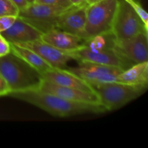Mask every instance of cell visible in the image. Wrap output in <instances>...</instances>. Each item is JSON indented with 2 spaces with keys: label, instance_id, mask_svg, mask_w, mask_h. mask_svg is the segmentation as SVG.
Here are the masks:
<instances>
[{
  "label": "cell",
  "instance_id": "obj_22",
  "mask_svg": "<svg viewBox=\"0 0 148 148\" xmlns=\"http://www.w3.org/2000/svg\"><path fill=\"white\" fill-rule=\"evenodd\" d=\"M10 92V89L5 79L0 75V97L5 96Z\"/></svg>",
  "mask_w": 148,
  "mask_h": 148
},
{
  "label": "cell",
  "instance_id": "obj_25",
  "mask_svg": "<svg viewBox=\"0 0 148 148\" xmlns=\"http://www.w3.org/2000/svg\"><path fill=\"white\" fill-rule=\"evenodd\" d=\"M71 5L73 6H79L82 4H87L86 0H69Z\"/></svg>",
  "mask_w": 148,
  "mask_h": 148
},
{
  "label": "cell",
  "instance_id": "obj_13",
  "mask_svg": "<svg viewBox=\"0 0 148 148\" xmlns=\"http://www.w3.org/2000/svg\"><path fill=\"white\" fill-rule=\"evenodd\" d=\"M42 79L57 85L94 92L92 87L85 80L63 68H51L41 74Z\"/></svg>",
  "mask_w": 148,
  "mask_h": 148
},
{
  "label": "cell",
  "instance_id": "obj_8",
  "mask_svg": "<svg viewBox=\"0 0 148 148\" xmlns=\"http://www.w3.org/2000/svg\"><path fill=\"white\" fill-rule=\"evenodd\" d=\"M75 60L80 62H88L106 66H116L125 70L132 64L123 59L114 49V48H107L101 50H91L86 45L78 50L69 52Z\"/></svg>",
  "mask_w": 148,
  "mask_h": 148
},
{
  "label": "cell",
  "instance_id": "obj_11",
  "mask_svg": "<svg viewBox=\"0 0 148 148\" xmlns=\"http://www.w3.org/2000/svg\"><path fill=\"white\" fill-rule=\"evenodd\" d=\"M16 44L34 51L53 68H63L69 61L73 59L69 52L59 50L41 39Z\"/></svg>",
  "mask_w": 148,
  "mask_h": 148
},
{
  "label": "cell",
  "instance_id": "obj_23",
  "mask_svg": "<svg viewBox=\"0 0 148 148\" xmlns=\"http://www.w3.org/2000/svg\"><path fill=\"white\" fill-rule=\"evenodd\" d=\"M11 1L17 7L19 12L25 9L29 5V3L27 2V0H11Z\"/></svg>",
  "mask_w": 148,
  "mask_h": 148
},
{
  "label": "cell",
  "instance_id": "obj_15",
  "mask_svg": "<svg viewBox=\"0 0 148 148\" xmlns=\"http://www.w3.org/2000/svg\"><path fill=\"white\" fill-rule=\"evenodd\" d=\"M0 34L10 43H20L40 39L43 33L17 17L12 25Z\"/></svg>",
  "mask_w": 148,
  "mask_h": 148
},
{
  "label": "cell",
  "instance_id": "obj_20",
  "mask_svg": "<svg viewBox=\"0 0 148 148\" xmlns=\"http://www.w3.org/2000/svg\"><path fill=\"white\" fill-rule=\"evenodd\" d=\"M17 16L4 15L0 16V33L10 28L15 22Z\"/></svg>",
  "mask_w": 148,
  "mask_h": 148
},
{
  "label": "cell",
  "instance_id": "obj_17",
  "mask_svg": "<svg viewBox=\"0 0 148 148\" xmlns=\"http://www.w3.org/2000/svg\"><path fill=\"white\" fill-rule=\"evenodd\" d=\"M10 46H11V51L13 53L17 55L18 57L36 69L40 75L53 68L40 56L30 49L22 47L14 43H10Z\"/></svg>",
  "mask_w": 148,
  "mask_h": 148
},
{
  "label": "cell",
  "instance_id": "obj_14",
  "mask_svg": "<svg viewBox=\"0 0 148 148\" xmlns=\"http://www.w3.org/2000/svg\"><path fill=\"white\" fill-rule=\"evenodd\" d=\"M40 39L65 52L78 50L85 43V40L82 38L56 28L43 33Z\"/></svg>",
  "mask_w": 148,
  "mask_h": 148
},
{
  "label": "cell",
  "instance_id": "obj_12",
  "mask_svg": "<svg viewBox=\"0 0 148 148\" xmlns=\"http://www.w3.org/2000/svg\"><path fill=\"white\" fill-rule=\"evenodd\" d=\"M37 90L69 101L84 103H100L98 96L94 92H88L76 88L55 85L43 79Z\"/></svg>",
  "mask_w": 148,
  "mask_h": 148
},
{
  "label": "cell",
  "instance_id": "obj_16",
  "mask_svg": "<svg viewBox=\"0 0 148 148\" xmlns=\"http://www.w3.org/2000/svg\"><path fill=\"white\" fill-rule=\"evenodd\" d=\"M116 82L147 88L148 83V62L134 64L123 70L116 77Z\"/></svg>",
  "mask_w": 148,
  "mask_h": 148
},
{
  "label": "cell",
  "instance_id": "obj_28",
  "mask_svg": "<svg viewBox=\"0 0 148 148\" xmlns=\"http://www.w3.org/2000/svg\"><path fill=\"white\" fill-rule=\"evenodd\" d=\"M27 2L29 3V4H32V3H33L35 1V0H27Z\"/></svg>",
  "mask_w": 148,
  "mask_h": 148
},
{
  "label": "cell",
  "instance_id": "obj_7",
  "mask_svg": "<svg viewBox=\"0 0 148 148\" xmlns=\"http://www.w3.org/2000/svg\"><path fill=\"white\" fill-rule=\"evenodd\" d=\"M147 33L141 32L131 38L114 39V50L131 64L148 62Z\"/></svg>",
  "mask_w": 148,
  "mask_h": 148
},
{
  "label": "cell",
  "instance_id": "obj_5",
  "mask_svg": "<svg viewBox=\"0 0 148 148\" xmlns=\"http://www.w3.org/2000/svg\"><path fill=\"white\" fill-rule=\"evenodd\" d=\"M69 7L32 3L19 12L17 17L42 33L56 28L58 17Z\"/></svg>",
  "mask_w": 148,
  "mask_h": 148
},
{
  "label": "cell",
  "instance_id": "obj_26",
  "mask_svg": "<svg viewBox=\"0 0 148 148\" xmlns=\"http://www.w3.org/2000/svg\"><path fill=\"white\" fill-rule=\"evenodd\" d=\"M60 1V4L63 7H69L71 6L70 2H69V0H59Z\"/></svg>",
  "mask_w": 148,
  "mask_h": 148
},
{
  "label": "cell",
  "instance_id": "obj_6",
  "mask_svg": "<svg viewBox=\"0 0 148 148\" xmlns=\"http://www.w3.org/2000/svg\"><path fill=\"white\" fill-rule=\"evenodd\" d=\"M141 32H148L141 18L130 4L124 0H119L111 29L114 38H128Z\"/></svg>",
  "mask_w": 148,
  "mask_h": 148
},
{
  "label": "cell",
  "instance_id": "obj_4",
  "mask_svg": "<svg viewBox=\"0 0 148 148\" xmlns=\"http://www.w3.org/2000/svg\"><path fill=\"white\" fill-rule=\"evenodd\" d=\"M119 0H100L88 6L84 39L111 33Z\"/></svg>",
  "mask_w": 148,
  "mask_h": 148
},
{
  "label": "cell",
  "instance_id": "obj_1",
  "mask_svg": "<svg viewBox=\"0 0 148 148\" xmlns=\"http://www.w3.org/2000/svg\"><path fill=\"white\" fill-rule=\"evenodd\" d=\"M7 96L25 101L56 117H69L86 113L99 114L107 111L101 103L69 101L39 90L11 92Z\"/></svg>",
  "mask_w": 148,
  "mask_h": 148
},
{
  "label": "cell",
  "instance_id": "obj_27",
  "mask_svg": "<svg viewBox=\"0 0 148 148\" xmlns=\"http://www.w3.org/2000/svg\"><path fill=\"white\" fill-rule=\"evenodd\" d=\"M100 1V0H86V3L88 5H90V4H94V3L97 2V1Z\"/></svg>",
  "mask_w": 148,
  "mask_h": 148
},
{
  "label": "cell",
  "instance_id": "obj_18",
  "mask_svg": "<svg viewBox=\"0 0 148 148\" xmlns=\"http://www.w3.org/2000/svg\"><path fill=\"white\" fill-rule=\"evenodd\" d=\"M19 10L11 0H0V16H18Z\"/></svg>",
  "mask_w": 148,
  "mask_h": 148
},
{
  "label": "cell",
  "instance_id": "obj_19",
  "mask_svg": "<svg viewBox=\"0 0 148 148\" xmlns=\"http://www.w3.org/2000/svg\"><path fill=\"white\" fill-rule=\"evenodd\" d=\"M124 1L130 4L132 8L137 12L144 23L146 29L148 30V14L145 9L142 7L140 3L137 0H124Z\"/></svg>",
  "mask_w": 148,
  "mask_h": 148
},
{
  "label": "cell",
  "instance_id": "obj_3",
  "mask_svg": "<svg viewBox=\"0 0 148 148\" xmlns=\"http://www.w3.org/2000/svg\"><path fill=\"white\" fill-rule=\"evenodd\" d=\"M99 102L107 111H114L134 101L144 92L146 88L119 82L91 85Z\"/></svg>",
  "mask_w": 148,
  "mask_h": 148
},
{
  "label": "cell",
  "instance_id": "obj_2",
  "mask_svg": "<svg viewBox=\"0 0 148 148\" xmlns=\"http://www.w3.org/2000/svg\"><path fill=\"white\" fill-rule=\"evenodd\" d=\"M0 75L10 92L37 90L42 81L41 75L36 69L12 51L0 57Z\"/></svg>",
  "mask_w": 148,
  "mask_h": 148
},
{
  "label": "cell",
  "instance_id": "obj_21",
  "mask_svg": "<svg viewBox=\"0 0 148 148\" xmlns=\"http://www.w3.org/2000/svg\"><path fill=\"white\" fill-rule=\"evenodd\" d=\"M11 52L10 43L0 34V57Z\"/></svg>",
  "mask_w": 148,
  "mask_h": 148
},
{
  "label": "cell",
  "instance_id": "obj_10",
  "mask_svg": "<svg viewBox=\"0 0 148 148\" xmlns=\"http://www.w3.org/2000/svg\"><path fill=\"white\" fill-rule=\"evenodd\" d=\"M88 6V4L69 6L58 17L56 29L79 36L85 40L84 35Z\"/></svg>",
  "mask_w": 148,
  "mask_h": 148
},
{
  "label": "cell",
  "instance_id": "obj_9",
  "mask_svg": "<svg viewBox=\"0 0 148 148\" xmlns=\"http://www.w3.org/2000/svg\"><path fill=\"white\" fill-rule=\"evenodd\" d=\"M68 70L82 78L90 85L115 82L116 77L123 71L116 66L88 62H80L78 66L69 68Z\"/></svg>",
  "mask_w": 148,
  "mask_h": 148
},
{
  "label": "cell",
  "instance_id": "obj_24",
  "mask_svg": "<svg viewBox=\"0 0 148 148\" xmlns=\"http://www.w3.org/2000/svg\"><path fill=\"white\" fill-rule=\"evenodd\" d=\"M34 2L37 4H49V5H61L59 0H35Z\"/></svg>",
  "mask_w": 148,
  "mask_h": 148
}]
</instances>
